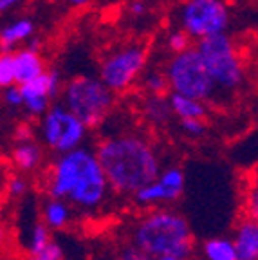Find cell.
I'll list each match as a JSON object with an SVG mask.
<instances>
[{"label":"cell","instance_id":"obj_1","mask_svg":"<svg viewBox=\"0 0 258 260\" xmlns=\"http://www.w3.org/2000/svg\"><path fill=\"white\" fill-rule=\"evenodd\" d=\"M40 186L45 197L71 204L76 215H98L114 195L96 148L87 145L56 155L45 167Z\"/></svg>","mask_w":258,"mask_h":260},{"label":"cell","instance_id":"obj_2","mask_svg":"<svg viewBox=\"0 0 258 260\" xmlns=\"http://www.w3.org/2000/svg\"><path fill=\"white\" fill-rule=\"evenodd\" d=\"M96 154L112 191L119 197H134L152 184L165 168L155 143L136 128L107 132L98 141Z\"/></svg>","mask_w":258,"mask_h":260},{"label":"cell","instance_id":"obj_3","mask_svg":"<svg viewBox=\"0 0 258 260\" xmlns=\"http://www.w3.org/2000/svg\"><path fill=\"white\" fill-rule=\"evenodd\" d=\"M130 246L150 258L177 256L188 260L195 251V235L181 211L168 208L146 210L130 226Z\"/></svg>","mask_w":258,"mask_h":260},{"label":"cell","instance_id":"obj_4","mask_svg":"<svg viewBox=\"0 0 258 260\" xmlns=\"http://www.w3.org/2000/svg\"><path fill=\"white\" fill-rule=\"evenodd\" d=\"M217 89V100H228L242 90L247 81V61L230 32L195 44Z\"/></svg>","mask_w":258,"mask_h":260},{"label":"cell","instance_id":"obj_5","mask_svg":"<svg viewBox=\"0 0 258 260\" xmlns=\"http://www.w3.org/2000/svg\"><path fill=\"white\" fill-rule=\"evenodd\" d=\"M60 102L92 130L103 126L110 119L116 107V94L100 76L80 74L65 81Z\"/></svg>","mask_w":258,"mask_h":260},{"label":"cell","instance_id":"obj_6","mask_svg":"<svg viewBox=\"0 0 258 260\" xmlns=\"http://www.w3.org/2000/svg\"><path fill=\"white\" fill-rule=\"evenodd\" d=\"M163 71L168 78L170 92L194 98L204 103L217 100L215 83L195 45L184 53L170 56Z\"/></svg>","mask_w":258,"mask_h":260},{"label":"cell","instance_id":"obj_7","mask_svg":"<svg viewBox=\"0 0 258 260\" xmlns=\"http://www.w3.org/2000/svg\"><path fill=\"white\" fill-rule=\"evenodd\" d=\"M37 138L44 148L56 155H63L85 146L89 138V126L76 118L61 102L54 103L37 121Z\"/></svg>","mask_w":258,"mask_h":260},{"label":"cell","instance_id":"obj_8","mask_svg":"<svg viewBox=\"0 0 258 260\" xmlns=\"http://www.w3.org/2000/svg\"><path fill=\"white\" fill-rule=\"evenodd\" d=\"M175 27L197 44L230 31L231 9L228 0H182L175 11Z\"/></svg>","mask_w":258,"mask_h":260},{"label":"cell","instance_id":"obj_9","mask_svg":"<svg viewBox=\"0 0 258 260\" xmlns=\"http://www.w3.org/2000/svg\"><path fill=\"white\" fill-rule=\"evenodd\" d=\"M148 63V51L143 44L130 42L112 49L100 63V80L114 94L128 92L139 83Z\"/></svg>","mask_w":258,"mask_h":260},{"label":"cell","instance_id":"obj_10","mask_svg":"<svg viewBox=\"0 0 258 260\" xmlns=\"http://www.w3.org/2000/svg\"><path fill=\"white\" fill-rule=\"evenodd\" d=\"M186 175L184 170L177 165H168L163 168L152 184L145 186L132 197L134 206L141 210H155V208H168L175 204L184 193Z\"/></svg>","mask_w":258,"mask_h":260},{"label":"cell","instance_id":"obj_11","mask_svg":"<svg viewBox=\"0 0 258 260\" xmlns=\"http://www.w3.org/2000/svg\"><path fill=\"white\" fill-rule=\"evenodd\" d=\"M65 81L61 80L60 71L47 69L40 78L20 85L22 96H24V107L22 112L29 121H38L45 116L58 100H61Z\"/></svg>","mask_w":258,"mask_h":260},{"label":"cell","instance_id":"obj_12","mask_svg":"<svg viewBox=\"0 0 258 260\" xmlns=\"http://www.w3.org/2000/svg\"><path fill=\"white\" fill-rule=\"evenodd\" d=\"M45 155H47V150L38 141V138L18 139V141L13 139L8 159L13 172H18V174H24L29 177V175L45 170Z\"/></svg>","mask_w":258,"mask_h":260},{"label":"cell","instance_id":"obj_13","mask_svg":"<svg viewBox=\"0 0 258 260\" xmlns=\"http://www.w3.org/2000/svg\"><path fill=\"white\" fill-rule=\"evenodd\" d=\"M11 61H13V71H15L16 85L29 83V81L40 78L44 73H47L45 61L35 42L27 44L25 47L11 51Z\"/></svg>","mask_w":258,"mask_h":260},{"label":"cell","instance_id":"obj_14","mask_svg":"<svg viewBox=\"0 0 258 260\" xmlns=\"http://www.w3.org/2000/svg\"><path fill=\"white\" fill-rule=\"evenodd\" d=\"M238 260H258V219L242 215L233 232Z\"/></svg>","mask_w":258,"mask_h":260},{"label":"cell","instance_id":"obj_15","mask_svg":"<svg viewBox=\"0 0 258 260\" xmlns=\"http://www.w3.org/2000/svg\"><path fill=\"white\" fill-rule=\"evenodd\" d=\"M37 31L35 22L29 16H18L13 20L6 22L0 29V45H2V53H11L16 49L25 47L24 44H27L33 38Z\"/></svg>","mask_w":258,"mask_h":260},{"label":"cell","instance_id":"obj_16","mask_svg":"<svg viewBox=\"0 0 258 260\" xmlns=\"http://www.w3.org/2000/svg\"><path fill=\"white\" fill-rule=\"evenodd\" d=\"M141 118L152 128H166L175 119L168 96H143L139 107Z\"/></svg>","mask_w":258,"mask_h":260},{"label":"cell","instance_id":"obj_17","mask_svg":"<svg viewBox=\"0 0 258 260\" xmlns=\"http://www.w3.org/2000/svg\"><path fill=\"white\" fill-rule=\"evenodd\" d=\"M76 211L69 203L54 197H45V201L40 206V219L51 232H61L67 230L74 220Z\"/></svg>","mask_w":258,"mask_h":260},{"label":"cell","instance_id":"obj_18","mask_svg":"<svg viewBox=\"0 0 258 260\" xmlns=\"http://www.w3.org/2000/svg\"><path fill=\"white\" fill-rule=\"evenodd\" d=\"M170 105L174 110V116L177 121H184V119H206L208 116V105L204 102H199L194 98L181 96V94H168Z\"/></svg>","mask_w":258,"mask_h":260},{"label":"cell","instance_id":"obj_19","mask_svg":"<svg viewBox=\"0 0 258 260\" xmlns=\"http://www.w3.org/2000/svg\"><path fill=\"white\" fill-rule=\"evenodd\" d=\"M204 260H238L237 248L231 237H210L201 246Z\"/></svg>","mask_w":258,"mask_h":260},{"label":"cell","instance_id":"obj_20","mask_svg":"<svg viewBox=\"0 0 258 260\" xmlns=\"http://www.w3.org/2000/svg\"><path fill=\"white\" fill-rule=\"evenodd\" d=\"M51 230L44 224V220H35L31 226L27 228V235L24 237V249L27 256L38 255V253L45 251V249L54 242Z\"/></svg>","mask_w":258,"mask_h":260},{"label":"cell","instance_id":"obj_21","mask_svg":"<svg viewBox=\"0 0 258 260\" xmlns=\"http://www.w3.org/2000/svg\"><path fill=\"white\" fill-rule=\"evenodd\" d=\"M139 87L145 96H168L170 83L163 69H146L139 80Z\"/></svg>","mask_w":258,"mask_h":260},{"label":"cell","instance_id":"obj_22","mask_svg":"<svg viewBox=\"0 0 258 260\" xmlns=\"http://www.w3.org/2000/svg\"><path fill=\"white\" fill-rule=\"evenodd\" d=\"M29 190H31V181H29L27 175L18 174V172H13V174L8 175V179H6V193H8L9 199H25Z\"/></svg>","mask_w":258,"mask_h":260},{"label":"cell","instance_id":"obj_23","mask_svg":"<svg viewBox=\"0 0 258 260\" xmlns=\"http://www.w3.org/2000/svg\"><path fill=\"white\" fill-rule=\"evenodd\" d=\"M165 45L170 51V56H174V54H181V53H184V51H188V49H191L195 44L182 29L174 27V29H170V32L166 35Z\"/></svg>","mask_w":258,"mask_h":260},{"label":"cell","instance_id":"obj_24","mask_svg":"<svg viewBox=\"0 0 258 260\" xmlns=\"http://www.w3.org/2000/svg\"><path fill=\"white\" fill-rule=\"evenodd\" d=\"M181 134L190 139H201L208 132V125L206 119H184V121H177Z\"/></svg>","mask_w":258,"mask_h":260},{"label":"cell","instance_id":"obj_25","mask_svg":"<svg viewBox=\"0 0 258 260\" xmlns=\"http://www.w3.org/2000/svg\"><path fill=\"white\" fill-rule=\"evenodd\" d=\"M0 85H2V89H8V87H11V85H16L11 53H2V56H0Z\"/></svg>","mask_w":258,"mask_h":260},{"label":"cell","instance_id":"obj_26","mask_svg":"<svg viewBox=\"0 0 258 260\" xmlns=\"http://www.w3.org/2000/svg\"><path fill=\"white\" fill-rule=\"evenodd\" d=\"M4 103L6 107H9L11 110H20L24 107V96H22L20 85H11L8 89H4Z\"/></svg>","mask_w":258,"mask_h":260},{"label":"cell","instance_id":"obj_27","mask_svg":"<svg viewBox=\"0 0 258 260\" xmlns=\"http://www.w3.org/2000/svg\"><path fill=\"white\" fill-rule=\"evenodd\" d=\"M25 260H63V249L60 248L58 242H53L45 251L33 256H25Z\"/></svg>","mask_w":258,"mask_h":260},{"label":"cell","instance_id":"obj_28","mask_svg":"<svg viewBox=\"0 0 258 260\" xmlns=\"http://www.w3.org/2000/svg\"><path fill=\"white\" fill-rule=\"evenodd\" d=\"M244 210H246V215L253 217V219H258V193L246 190V197H244Z\"/></svg>","mask_w":258,"mask_h":260},{"label":"cell","instance_id":"obj_29","mask_svg":"<svg viewBox=\"0 0 258 260\" xmlns=\"http://www.w3.org/2000/svg\"><path fill=\"white\" fill-rule=\"evenodd\" d=\"M119 260H153V258H150L148 255H145V253L139 251L134 246H126L121 251V255H119Z\"/></svg>","mask_w":258,"mask_h":260},{"label":"cell","instance_id":"obj_30","mask_svg":"<svg viewBox=\"0 0 258 260\" xmlns=\"http://www.w3.org/2000/svg\"><path fill=\"white\" fill-rule=\"evenodd\" d=\"M128 13L132 16H137V18H141V16L146 15V4L143 0H132L128 4Z\"/></svg>","mask_w":258,"mask_h":260},{"label":"cell","instance_id":"obj_31","mask_svg":"<svg viewBox=\"0 0 258 260\" xmlns=\"http://www.w3.org/2000/svg\"><path fill=\"white\" fill-rule=\"evenodd\" d=\"M246 190L258 193V167H254L253 170L249 172V175H247V186H246Z\"/></svg>","mask_w":258,"mask_h":260},{"label":"cell","instance_id":"obj_32","mask_svg":"<svg viewBox=\"0 0 258 260\" xmlns=\"http://www.w3.org/2000/svg\"><path fill=\"white\" fill-rule=\"evenodd\" d=\"M25 0H0V11L2 13H9L15 11L16 8H20Z\"/></svg>","mask_w":258,"mask_h":260},{"label":"cell","instance_id":"obj_33","mask_svg":"<svg viewBox=\"0 0 258 260\" xmlns=\"http://www.w3.org/2000/svg\"><path fill=\"white\" fill-rule=\"evenodd\" d=\"M54 2H63V4L71 6V8H83L90 2V0H54Z\"/></svg>","mask_w":258,"mask_h":260},{"label":"cell","instance_id":"obj_34","mask_svg":"<svg viewBox=\"0 0 258 260\" xmlns=\"http://www.w3.org/2000/svg\"><path fill=\"white\" fill-rule=\"evenodd\" d=\"M253 71H254V80H258V42L256 47H254V56H253Z\"/></svg>","mask_w":258,"mask_h":260},{"label":"cell","instance_id":"obj_35","mask_svg":"<svg viewBox=\"0 0 258 260\" xmlns=\"http://www.w3.org/2000/svg\"><path fill=\"white\" fill-rule=\"evenodd\" d=\"M153 260H184V258H177V256H161V258H153Z\"/></svg>","mask_w":258,"mask_h":260}]
</instances>
